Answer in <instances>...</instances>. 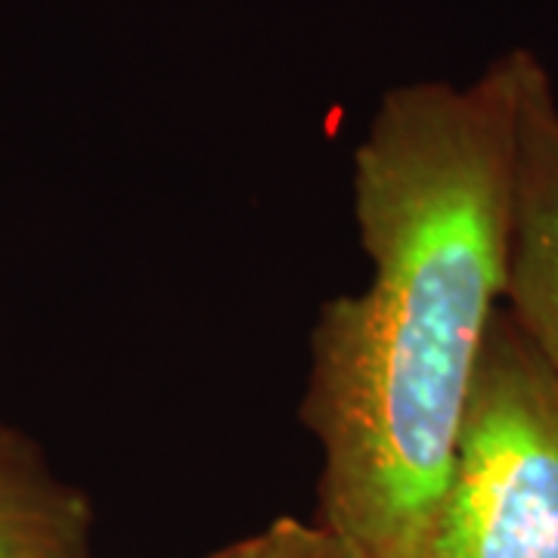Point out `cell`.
<instances>
[{
	"mask_svg": "<svg viewBox=\"0 0 558 558\" xmlns=\"http://www.w3.org/2000/svg\"><path fill=\"white\" fill-rule=\"evenodd\" d=\"M515 50L469 84L391 87L354 149L363 292L326 301L301 418L323 524L363 558H432L462 416L502 311Z\"/></svg>",
	"mask_w": 558,
	"mask_h": 558,
	"instance_id": "6da1fadb",
	"label": "cell"
},
{
	"mask_svg": "<svg viewBox=\"0 0 558 558\" xmlns=\"http://www.w3.org/2000/svg\"><path fill=\"white\" fill-rule=\"evenodd\" d=\"M432 558H558V376L506 311L481 354Z\"/></svg>",
	"mask_w": 558,
	"mask_h": 558,
	"instance_id": "7a4b0ae2",
	"label": "cell"
},
{
	"mask_svg": "<svg viewBox=\"0 0 558 558\" xmlns=\"http://www.w3.org/2000/svg\"><path fill=\"white\" fill-rule=\"evenodd\" d=\"M502 311L558 376V97L531 50H515Z\"/></svg>",
	"mask_w": 558,
	"mask_h": 558,
	"instance_id": "3957f363",
	"label": "cell"
},
{
	"mask_svg": "<svg viewBox=\"0 0 558 558\" xmlns=\"http://www.w3.org/2000/svg\"><path fill=\"white\" fill-rule=\"evenodd\" d=\"M94 509L44 450L0 418V558H90Z\"/></svg>",
	"mask_w": 558,
	"mask_h": 558,
	"instance_id": "277c9868",
	"label": "cell"
},
{
	"mask_svg": "<svg viewBox=\"0 0 558 558\" xmlns=\"http://www.w3.org/2000/svg\"><path fill=\"white\" fill-rule=\"evenodd\" d=\"M208 558H363L329 524L277 519L264 531L242 537Z\"/></svg>",
	"mask_w": 558,
	"mask_h": 558,
	"instance_id": "5b68a950",
	"label": "cell"
}]
</instances>
